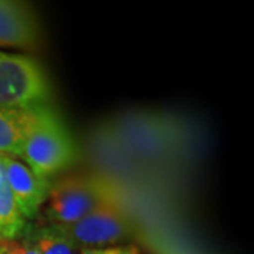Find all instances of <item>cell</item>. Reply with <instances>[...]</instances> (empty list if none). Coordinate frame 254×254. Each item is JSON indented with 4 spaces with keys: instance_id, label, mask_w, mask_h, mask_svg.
<instances>
[{
    "instance_id": "obj_1",
    "label": "cell",
    "mask_w": 254,
    "mask_h": 254,
    "mask_svg": "<svg viewBox=\"0 0 254 254\" xmlns=\"http://www.w3.org/2000/svg\"><path fill=\"white\" fill-rule=\"evenodd\" d=\"M20 133V161L48 180L76 161V147L61 116L51 105L11 113Z\"/></svg>"
},
{
    "instance_id": "obj_2",
    "label": "cell",
    "mask_w": 254,
    "mask_h": 254,
    "mask_svg": "<svg viewBox=\"0 0 254 254\" xmlns=\"http://www.w3.org/2000/svg\"><path fill=\"white\" fill-rule=\"evenodd\" d=\"M118 199H122L120 190L108 178L72 175L50 187L41 210L48 225H68L86 216L100 205Z\"/></svg>"
},
{
    "instance_id": "obj_3",
    "label": "cell",
    "mask_w": 254,
    "mask_h": 254,
    "mask_svg": "<svg viewBox=\"0 0 254 254\" xmlns=\"http://www.w3.org/2000/svg\"><path fill=\"white\" fill-rule=\"evenodd\" d=\"M53 85L33 57L0 51V110L24 112L50 105Z\"/></svg>"
},
{
    "instance_id": "obj_4",
    "label": "cell",
    "mask_w": 254,
    "mask_h": 254,
    "mask_svg": "<svg viewBox=\"0 0 254 254\" xmlns=\"http://www.w3.org/2000/svg\"><path fill=\"white\" fill-rule=\"evenodd\" d=\"M50 226L71 242L76 250L118 246L131 233L130 218L122 199L103 203L73 223Z\"/></svg>"
},
{
    "instance_id": "obj_5",
    "label": "cell",
    "mask_w": 254,
    "mask_h": 254,
    "mask_svg": "<svg viewBox=\"0 0 254 254\" xmlns=\"http://www.w3.org/2000/svg\"><path fill=\"white\" fill-rule=\"evenodd\" d=\"M3 175L7 188L24 219H34L46 203L50 184L37 177L23 161L1 155Z\"/></svg>"
},
{
    "instance_id": "obj_6",
    "label": "cell",
    "mask_w": 254,
    "mask_h": 254,
    "mask_svg": "<svg viewBox=\"0 0 254 254\" xmlns=\"http://www.w3.org/2000/svg\"><path fill=\"white\" fill-rule=\"evenodd\" d=\"M41 30L34 10L24 1L0 0V48L37 50Z\"/></svg>"
},
{
    "instance_id": "obj_7",
    "label": "cell",
    "mask_w": 254,
    "mask_h": 254,
    "mask_svg": "<svg viewBox=\"0 0 254 254\" xmlns=\"http://www.w3.org/2000/svg\"><path fill=\"white\" fill-rule=\"evenodd\" d=\"M24 227L26 219L17 208L3 175L0 180V242L17 240L24 232Z\"/></svg>"
},
{
    "instance_id": "obj_8",
    "label": "cell",
    "mask_w": 254,
    "mask_h": 254,
    "mask_svg": "<svg viewBox=\"0 0 254 254\" xmlns=\"http://www.w3.org/2000/svg\"><path fill=\"white\" fill-rule=\"evenodd\" d=\"M28 240L34 245L40 254H75L76 252L72 243L50 225L33 232Z\"/></svg>"
},
{
    "instance_id": "obj_9",
    "label": "cell",
    "mask_w": 254,
    "mask_h": 254,
    "mask_svg": "<svg viewBox=\"0 0 254 254\" xmlns=\"http://www.w3.org/2000/svg\"><path fill=\"white\" fill-rule=\"evenodd\" d=\"M0 155L20 160V133L14 116L0 110Z\"/></svg>"
},
{
    "instance_id": "obj_10",
    "label": "cell",
    "mask_w": 254,
    "mask_h": 254,
    "mask_svg": "<svg viewBox=\"0 0 254 254\" xmlns=\"http://www.w3.org/2000/svg\"><path fill=\"white\" fill-rule=\"evenodd\" d=\"M0 243L3 249L1 254H40L28 239L24 242L11 240V242H0Z\"/></svg>"
},
{
    "instance_id": "obj_11",
    "label": "cell",
    "mask_w": 254,
    "mask_h": 254,
    "mask_svg": "<svg viewBox=\"0 0 254 254\" xmlns=\"http://www.w3.org/2000/svg\"><path fill=\"white\" fill-rule=\"evenodd\" d=\"M81 254H141V252L134 245H118L102 249H83Z\"/></svg>"
},
{
    "instance_id": "obj_12",
    "label": "cell",
    "mask_w": 254,
    "mask_h": 254,
    "mask_svg": "<svg viewBox=\"0 0 254 254\" xmlns=\"http://www.w3.org/2000/svg\"><path fill=\"white\" fill-rule=\"evenodd\" d=\"M3 177V165H1V155H0V180Z\"/></svg>"
},
{
    "instance_id": "obj_13",
    "label": "cell",
    "mask_w": 254,
    "mask_h": 254,
    "mask_svg": "<svg viewBox=\"0 0 254 254\" xmlns=\"http://www.w3.org/2000/svg\"><path fill=\"white\" fill-rule=\"evenodd\" d=\"M3 253V249H1V246H0V254Z\"/></svg>"
}]
</instances>
